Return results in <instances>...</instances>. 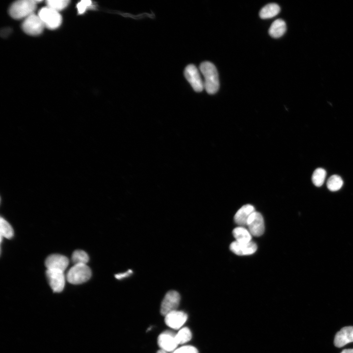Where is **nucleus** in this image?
Instances as JSON below:
<instances>
[{"instance_id":"f257e3e1","label":"nucleus","mask_w":353,"mask_h":353,"mask_svg":"<svg viewBox=\"0 0 353 353\" xmlns=\"http://www.w3.org/2000/svg\"><path fill=\"white\" fill-rule=\"evenodd\" d=\"M200 70L204 76V87L209 94L216 93L219 88L218 73L214 65L208 61L202 62Z\"/></svg>"},{"instance_id":"f03ea898","label":"nucleus","mask_w":353,"mask_h":353,"mask_svg":"<svg viewBox=\"0 0 353 353\" xmlns=\"http://www.w3.org/2000/svg\"><path fill=\"white\" fill-rule=\"evenodd\" d=\"M37 4L35 0H21L16 1L10 6L9 14L14 19L26 18L33 14Z\"/></svg>"},{"instance_id":"7ed1b4c3","label":"nucleus","mask_w":353,"mask_h":353,"mask_svg":"<svg viewBox=\"0 0 353 353\" xmlns=\"http://www.w3.org/2000/svg\"><path fill=\"white\" fill-rule=\"evenodd\" d=\"M91 274V269L86 264H76L68 271L66 278L71 284H79L88 281Z\"/></svg>"},{"instance_id":"20e7f679","label":"nucleus","mask_w":353,"mask_h":353,"mask_svg":"<svg viewBox=\"0 0 353 353\" xmlns=\"http://www.w3.org/2000/svg\"><path fill=\"white\" fill-rule=\"evenodd\" d=\"M38 15L45 26L50 29L57 28L62 22V17L59 12L48 6L42 8Z\"/></svg>"},{"instance_id":"39448f33","label":"nucleus","mask_w":353,"mask_h":353,"mask_svg":"<svg viewBox=\"0 0 353 353\" xmlns=\"http://www.w3.org/2000/svg\"><path fill=\"white\" fill-rule=\"evenodd\" d=\"M180 300L179 294L176 291H168L164 297L160 307V313L165 316L168 313L176 310Z\"/></svg>"},{"instance_id":"423d86ee","label":"nucleus","mask_w":353,"mask_h":353,"mask_svg":"<svg viewBox=\"0 0 353 353\" xmlns=\"http://www.w3.org/2000/svg\"><path fill=\"white\" fill-rule=\"evenodd\" d=\"M45 27L39 16L34 13L25 18L22 24L24 31L30 35L41 34Z\"/></svg>"},{"instance_id":"0eeeda50","label":"nucleus","mask_w":353,"mask_h":353,"mask_svg":"<svg viewBox=\"0 0 353 353\" xmlns=\"http://www.w3.org/2000/svg\"><path fill=\"white\" fill-rule=\"evenodd\" d=\"M184 76L193 89L197 92H201L204 88L200 72L193 64L186 66L184 70Z\"/></svg>"},{"instance_id":"6e6552de","label":"nucleus","mask_w":353,"mask_h":353,"mask_svg":"<svg viewBox=\"0 0 353 353\" xmlns=\"http://www.w3.org/2000/svg\"><path fill=\"white\" fill-rule=\"evenodd\" d=\"M46 275L49 283L54 292H60L63 290L65 283L64 272L47 269Z\"/></svg>"},{"instance_id":"1a4fd4ad","label":"nucleus","mask_w":353,"mask_h":353,"mask_svg":"<svg viewBox=\"0 0 353 353\" xmlns=\"http://www.w3.org/2000/svg\"><path fill=\"white\" fill-rule=\"evenodd\" d=\"M157 344L161 350L167 353L173 352L178 345L176 333L170 330L165 331L159 334L157 338Z\"/></svg>"},{"instance_id":"9d476101","label":"nucleus","mask_w":353,"mask_h":353,"mask_svg":"<svg viewBox=\"0 0 353 353\" xmlns=\"http://www.w3.org/2000/svg\"><path fill=\"white\" fill-rule=\"evenodd\" d=\"M247 226L251 234L254 236L262 235L265 230L264 221L262 215L254 211L249 217Z\"/></svg>"},{"instance_id":"9b49d317","label":"nucleus","mask_w":353,"mask_h":353,"mask_svg":"<svg viewBox=\"0 0 353 353\" xmlns=\"http://www.w3.org/2000/svg\"><path fill=\"white\" fill-rule=\"evenodd\" d=\"M69 263L68 258L63 255L52 254L47 257L45 264L48 270H56L64 272Z\"/></svg>"},{"instance_id":"f8f14e48","label":"nucleus","mask_w":353,"mask_h":353,"mask_svg":"<svg viewBox=\"0 0 353 353\" xmlns=\"http://www.w3.org/2000/svg\"><path fill=\"white\" fill-rule=\"evenodd\" d=\"M187 320V315L183 311L175 310L165 316V322L171 328H180Z\"/></svg>"},{"instance_id":"ddd939ff","label":"nucleus","mask_w":353,"mask_h":353,"mask_svg":"<svg viewBox=\"0 0 353 353\" xmlns=\"http://www.w3.org/2000/svg\"><path fill=\"white\" fill-rule=\"evenodd\" d=\"M230 250L238 255H247L254 253L257 250L256 244L252 242H239L234 241L229 246Z\"/></svg>"},{"instance_id":"4468645a","label":"nucleus","mask_w":353,"mask_h":353,"mask_svg":"<svg viewBox=\"0 0 353 353\" xmlns=\"http://www.w3.org/2000/svg\"><path fill=\"white\" fill-rule=\"evenodd\" d=\"M353 342V327H346L337 332L334 340V345L342 347L346 344Z\"/></svg>"},{"instance_id":"2eb2a0df","label":"nucleus","mask_w":353,"mask_h":353,"mask_svg":"<svg viewBox=\"0 0 353 353\" xmlns=\"http://www.w3.org/2000/svg\"><path fill=\"white\" fill-rule=\"evenodd\" d=\"M255 211L254 207L251 204H245L236 213L234 220L239 226H247L248 220L251 214Z\"/></svg>"},{"instance_id":"dca6fc26","label":"nucleus","mask_w":353,"mask_h":353,"mask_svg":"<svg viewBox=\"0 0 353 353\" xmlns=\"http://www.w3.org/2000/svg\"><path fill=\"white\" fill-rule=\"evenodd\" d=\"M286 30L285 22L282 19L275 20L271 25L269 33L273 38H279L282 36Z\"/></svg>"},{"instance_id":"f3484780","label":"nucleus","mask_w":353,"mask_h":353,"mask_svg":"<svg viewBox=\"0 0 353 353\" xmlns=\"http://www.w3.org/2000/svg\"><path fill=\"white\" fill-rule=\"evenodd\" d=\"M232 234L239 242H249L252 241V235L248 230L244 227L239 226L235 227L232 231Z\"/></svg>"},{"instance_id":"a211bd4d","label":"nucleus","mask_w":353,"mask_h":353,"mask_svg":"<svg viewBox=\"0 0 353 353\" xmlns=\"http://www.w3.org/2000/svg\"><path fill=\"white\" fill-rule=\"evenodd\" d=\"M280 10L276 3H269L264 6L260 11L259 16L261 19H269L276 16Z\"/></svg>"},{"instance_id":"6ab92c4d","label":"nucleus","mask_w":353,"mask_h":353,"mask_svg":"<svg viewBox=\"0 0 353 353\" xmlns=\"http://www.w3.org/2000/svg\"><path fill=\"white\" fill-rule=\"evenodd\" d=\"M176 338L178 345L185 344L191 339V331L187 327L182 328L176 333Z\"/></svg>"},{"instance_id":"aec40b11","label":"nucleus","mask_w":353,"mask_h":353,"mask_svg":"<svg viewBox=\"0 0 353 353\" xmlns=\"http://www.w3.org/2000/svg\"><path fill=\"white\" fill-rule=\"evenodd\" d=\"M343 184L342 179L340 176L336 175L331 176L328 179L327 182L328 188L332 192L339 190L342 187Z\"/></svg>"},{"instance_id":"412c9836","label":"nucleus","mask_w":353,"mask_h":353,"mask_svg":"<svg viewBox=\"0 0 353 353\" xmlns=\"http://www.w3.org/2000/svg\"><path fill=\"white\" fill-rule=\"evenodd\" d=\"M89 259L87 253L82 250L75 251L72 255V260L74 265L86 264Z\"/></svg>"},{"instance_id":"4be33fe9","label":"nucleus","mask_w":353,"mask_h":353,"mask_svg":"<svg viewBox=\"0 0 353 353\" xmlns=\"http://www.w3.org/2000/svg\"><path fill=\"white\" fill-rule=\"evenodd\" d=\"M326 176V171L323 168H317L312 174V182L316 186L320 187L323 184Z\"/></svg>"},{"instance_id":"5701e85b","label":"nucleus","mask_w":353,"mask_h":353,"mask_svg":"<svg viewBox=\"0 0 353 353\" xmlns=\"http://www.w3.org/2000/svg\"><path fill=\"white\" fill-rule=\"evenodd\" d=\"M0 236L7 239L11 238L14 235V230L11 226L5 219L0 218Z\"/></svg>"},{"instance_id":"b1692460","label":"nucleus","mask_w":353,"mask_h":353,"mask_svg":"<svg viewBox=\"0 0 353 353\" xmlns=\"http://www.w3.org/2000/svg\"><path fill=\"white\" fill-rule=\"evenodd\" d=\"M70 2L68 0H49L46 1L47 6L59 11L65 8Z\"/></svg>"},{"instance_id":"393cba45","label":"nucleus","mask_w":353,"mask_h":353,"mask_svg":"<svg viewBox=\"0 0 353 353\" xmlns=\"http://www.w3.org/2000/svg\"><path fill=\"white\" fill-rule=\"evenodd\" d=\"M173 353H199V352L195 347L187 345L177 348Z\"/></svg>"},{"instance_id":"a878e982","label":"nucleus","mask_w":353,"mask_h":353,"mask_svg":"<svg viewBox=\"0 0 353 353\" xmlns=\"http://www.w3.org/2000/svg\"><path fill=\"white\" fill-rule=\"evenodd\" d=\"M91 5L92 2L90 0H84L79 2L76 6L78 14H83Z\"/></svg>"},{"instance_id":"bb28decb","label":"nucleus","mask_w":353,"mask_h":353,"mask_svg":"<svg viewBox=\"0 0 353 353\" xmlns=\"http://www.w3.org/2000/svg\"><path fill=\"white\" fill-rule=\"evenodd\" d=\"M132 273V271L131 270H129L125 272L117 274L115 275V277L116 278L121 279L128 277Z\"/></svg>"},{"instance_id":"cd10ccee","label":"nucleus","mask_w":353,"mask_h":353,"mask_svg":"<svg viewBox=\"0 0 353 353\" xmlns=\"http://www.w3.org/2000/svg\"><path fill=\"white\" fill-rule=\"evenodd\" d=\"M340 353H353V349L343 350Z\"/></svg>"},{"instance_id":"c85d7f7f","label":"nucleus","mask_w":353,"mask_h":353,"mask_svg":"<svg viewBox=\"0 0 353 353\" xmlns=\"http://www.w3.org/2000/svg\"><path fill=\"white\" fill-rule=\"evenodd\" d=\"M156 353H167V352L160 349V350L158 351Z\"/></svg>"}]
</instances>
